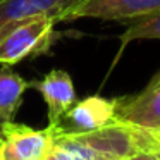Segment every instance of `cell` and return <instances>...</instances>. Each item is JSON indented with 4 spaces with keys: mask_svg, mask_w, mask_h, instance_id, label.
<instances>
[{
    "mask_svg": "<svg viewBox=\"0 0 160 160\" xmlns=\"http://www.w3.org/2000/svg\"><path fill=\"white\" fill-rule=\"evenodd\" d=\"M57 16H33L16 22L0 36V66L12 67L26 59L48 55L55 43Z\"/></svg>",
    "mask_w": 160,
    "mask_h": 160,
    "instance_id": "6da1fadb",
    "label": "cell"
},
{
    "mask_svg": "<svg viewBox=\"0 0 160 160\" xmlns=\"http://www.w3.org/2000/svg\"><path fill=\"white\" fill-rule=\"evenodd\" d=\"M160 14V0H84L59 18V22L78 19L134 22Z\"/></svg>",
    "mask_w": 160,
    "mask_h": 160,
    "instance_id": "7a4b0ae2",
    "label": "cell"
},
{
    "mask_svg": "<svg viewBox=\"0 0 160 160\" xmlns=\"http://www.w3.org/2000/svg\"><path fill=\"white\" fill-rule=\"evenodd\" d=\"M115 121V98H103L100 95H91L83 100H76L74 105L52 124L53 136H72L81 132H90L108 126Z\"/></svg>",
    "mask_w": 160,
    "mask_h": 160,
    "instance_id": "3957f363",
    "label": "cell"
},
{
    "mask_svg": "<svg viewBox=\"0 0 160 160\" xmlns=\"http://www.w3.org/2000/svg\"><path fill=\"white\" fill-rule=\"evenodd\" d=\"M0 139L18 160H45L53 148V131L50 126L35 129L11 121L0 126Z\"/></svg>",
    "mask_w": 160,
    "mask_h": 160,
    "instance_id": "277c9868",
    "label": "cell"
},
{
    "mask_svg": "<svg viewBox=\"0 0 160 160\" xmlns=\"http://www.w3.org/2000/svg\"><path fill=\"white\" fill-rule=\"evenodd\" d=\"M71 138L78 139L108 160H124L139 152L134 129L119 121L90 132L72 134Z\"/></svg>",
    "mask_w": 160,
    "mask_h": 160,
    "instance_id": "5b68a950",
    "label": "cell"
},
{
    "mask_svg": "<svg viewBox=\"0 0 160 160\" xmlns=\"http://www.w3.org/2000/svg\"><path fill=\"white\" fill-rule=\"evenodd\" d=\"M115 121L139 129L160 128V84L150 83L138 95L115 98Z\"/></svg>",
    "mask_w": 160,
    "mask_h": 160,
    "instance_id": "8992f818",
    "label": "cell"
},
{
    "mask_svg": "<svg viewBox=\"0 0 160 160\" xmlns=\"http://www.w3.org/2000/svg\"><path fill=\"white\" fill-rule=\"evenodd\" d=\"M31 88H35L47 103L48 110V124H57L59 119L74 105L76 88L69 72L62 69H53L38 81H31Z\"/></svg>",
    "mask_w": 160,
    "mask_h": 160,
    "instance_id": "52a82bcc",
    "label": "cell"
},
{
    "mask_svg": "<svg viewBox=\"0 0 160 160\" xmlns=\"http://www.w3.org/2000/svg\"><path fill=\"white\" fill-rule=\"evenodd\" d=\"M84 0H0V36L19 21L33 16H57L59 18Z\"/></svg>",
    "mask_w": 160,
    "mask_h": 160,
    "instance_id": "ba28073f",
    "label": "cell"
},
{
    "mask_svg": "<svg viewBox=\"0 0 160 160\" xmlns=\"http://www.w3.org/2000/svg\"><path fill=\"white\" fill-rule=\"evenodd\" d=\"M28 88H31V81H26L7 66L0 67V126L16 117Z\"/></svg>",
    "mask_w": 160,
    "mask_h": 160,
    "instance_id": "9c48e42d",
    "label": "cell"
},
{
    "mask_svg": "<svg viewBox=\"0 0 160 160\" xmlns=\"http://www.w3.org/2000/svg\"><path fill=\"white\" fill-rule=\"evenodd\" d=\"M119 40L122 48L134 40H160V14L131 22Z\"/></svg>",
    "mask_w": 160,
    "mask_h": 160,
    "instance_id": "30bf717a",
    "label": "cell"
},
{
    "mask_svg": "<svg viewBox=\"0 0 160 160\" xmlns=\"http://www.w3.org/2000/svg\"><path fill=\"white\" fill-rule=\"evenodd\" d=\"M132 128V126H131ZM136 134L139 152H148V153H160V128L157 129H139L132 128Z\"/></svg>",
    "mask_w": 160,
    "mask_h": 160,
    "instance_id": "8fae6325",
    "label": "cell"
},
{
    "mask_svg": "<svg viewBox=\"0 0 160 160\" xmlns=\"http://www.w3.org/2000/svg\"><path fill=\"white\" fill-rule=\"evenodd\" d=\"M124 160H158V158H157V155H155V153L138 152V153H134V155L128 157V158H124Z\"/></svg>",
    "mask_w": 160,
    "mask_h": 160,
    "instance_id": "7c38bea8",
    "label": "cell"
},
{
    "mask_svg": "<svg viewBox=\"0 0 160 160\" xmlns=\"http://www.w3.org/2000/svg\"><path fill=\"white\" fill-rule=\"evenodd\" d=\"M2 160H18V158H14V157L7 152V148L4 146V143H2Z\"/></svg>",
    "mask_w": 160,
    "mask_h": 160,
    "instance_id": "4fadbf2b",
    "label": "cell"
},
{
    "mask_svg": "<svg viewBox=\"0 0 160 160\" xmlns=\"http://www.w3.org/2000/svg\"><path fill=\"white\" fill-rule=\"evenodd\" d=\"M150 83H153V84H160V72H158V74H157V76H155V78H153V79H152V81H150Z\"/></svg>",
    "mask_w": 160,
    "mask_h": 160,
    "instance_id": "5bb4252c",
    "label": "cell"
},
{
    "mask_svg": "<svg viewBox=\"0 0 160 160\" xmlns=\"http://www.w3.org/2000/svg\"><path fill=\"white\" fill-rule=\"evenodd\" d=\"M155 155H157V158H158V160H160V153H155Z\"/></svg>",
    "mask_w": 160,
    "mask_h": 160,
    "instance_id": "9a60e30c",
    "label": "cell"
},
{
    "mask_svg": "<svg viewBox=\"0 0 160 160\" xmlns=\"http://www.w3.org/2000/svg\"><path fill=\"white\" fill-rule=\"evenodd\" d=\"M45 160H53V158H52V157H48V158H45Z\"/></svg>",
    "mask_w": 160,
    "mask_h": 160,
    "instance_id": "2e32d148",
    "label": "cell"
},
{
    "mask_svg": "<svg viewBox=\"0 0 160 160\" xmlns=\"http://www.w3.org/2000/svg\"><path fill=\"white\" fill-rule=\"evenodd\" d=\"M0 146H2V139H0Z\"/></svg>",
    "mask_w": 160,
    "mask_h": 160,
    "instance_id": "e0dca14e",
    "label": "cell"
}]
</instances>
